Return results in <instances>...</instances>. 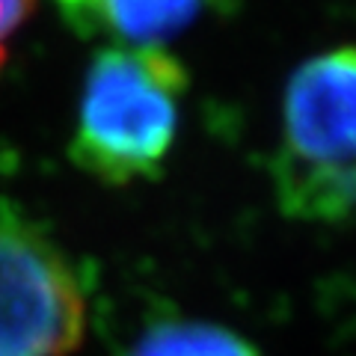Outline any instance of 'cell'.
I'll return each instance as SVG.
<instances>
[{
  "mask_svg": "<svg viewBox=\"0 0 356 356\" xmlns=\"http://www.w3.org/2000/svg\"><path fill=\"white\" fill-rule=\"evenodd\" d=\"M273 187L297 220L336 222L356 208V44L318 54L288 81Z\"/></svg>",
  "mask_w": 356,
  "mask_h": 356,
  "instance_id": "obj_2",
  "label": "cell"
},
{
  "mask_svg": "<svg viewBox=\"0 0 356 356\" xmlns=\"http://www.w3.org/2000/svg\"><path fill=\"white\" fill-rule=\"evenodd\" d=\"M86 332V300L63 247L0 199V356H72Z\"/></svg>",
  "mask_w": 356,
  "mask_h": 356,
  "instance_id": "obj_3",
  "label": "cell"
},
{
  "mask_svg": "<svg viewBox=\"0 0 356 356\" xmlns=\"http://www.w3.org/2000/svg\"><path fill=\"white\" fill-rule=\"evenodd\" d=\"M214 0H57L65 24L81 36H107L122 48H161Z\"/></svg>",
  "mask_w": 356,
  "mask_h": 356,
  "instance_id": "obj_4",
  "label": "cell"
},
{
  "mask_svg": "<svg viewBox=\"0 0 356 356\" xmlns=\"http://www.w3.org/2000/svg\"><path fill=\"white\" fill-rule=\"evenodd\" d=\"M122 356H259L252 344L226 327L205 321L152 324Z\"/></svg>",
  "mask_w": 356,
  "mask_h": 356,
  "instance_id": "obj_5",
  "label": "cell"
},
{
  "mask_svg": "<svg viewBox=\"0 0 356 356\" xmlns=\"http://www.w3.org/2000/svg\"><path fill=\"white\" fill-rule=\"evenodd\" d=\"M36 9V0H0V65L6 60V39L24 24Z\"/></svg>",
  "mask_w": 356,
  "mask_h": 356,
  "instance_id": "obj_6",
  "label": "cell"
},
{
  "mask_svg": "<svg viewBox=\"0 0 356 356\" xmlns=\"http://www.w3.org/2000/svg\"><path fill=\"white\" fill-rule=\"evenodd\" d=\"M184 92L187 69L170 51H98L81 89L72 163L113 187L158 178L175 146Z\"/></svg>",
  "mask_w": 356,
  "mask_h": 356,
  "instance_id": "obj_1",
  "label": "cell"
}]
</instances>
